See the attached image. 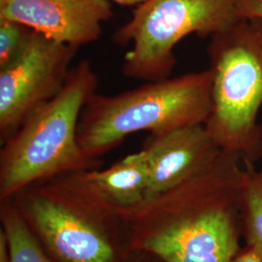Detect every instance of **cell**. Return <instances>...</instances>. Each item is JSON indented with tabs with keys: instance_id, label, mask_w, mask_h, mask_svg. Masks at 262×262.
<instances>
[{
	"instance_id": "cell-7",
	"label": "cell",
	"mask_w": 262,
	"mask_h": 262,
	"mask_svg": "<svg viewBox=\"0 0 262 262\" xmlns=\"http://www.w3.org/2000/svg\"><path fill=\"white\" fill-rule=\"evenodd\" d=\"M78 49L33 30L19 56L0 67V140L3 144L38 106L63 86Z\"/></svg>"
},
{
	"instance_id": "cell-10",
	"label": "cell",
	"mask_w": 262,
	"mask_h": 262,
	"mask_svg": "<svg viewBox=\"0 0 262 262\" xmlns=\"http://www.w3.org/2000/svg\"><path fill=\"white\" fill-rule=\"evenodd\" d=\"M69 177L96 210L113 220L126 222L147 201L150 173L144 150L126 156L109 168L69 173Z\"/></svg>"
},
{
	"instance_id": "cell-12",
	"label": "cell",
	"mask_w": 262,
	"mask_h": 262,
	"mask_svg": "<svg viewBox=\"0 0 262 262\" xmlns=\"http://www.w3.org/2000/svg\"><path fill=\"white\" fill-rule=\"evenodd\" d=\"M242 217L248 245L262 246V170L244 165Z\"/></svg>"
},
{
	"instance_id": "cell-9",
	"label": "cell",
	"mask_w": 262,
	"mask_h": 262,
	"mask_svg": "<svg viewBox=\"0 0 262 262\" xmlns=\"http://www.w3.org/2000/svg\"><path fill=\"white\" fill-rule=\"evenodd\" d=\"M142 150L150 173L146 202L196 175L222 151L204 124L150 134Z\"/></svg>"
},
{
	"instance_id": "cell-1",
	"label": "cell",
	"mask_w": 262,
	"mask_h": 262,
	"mask_svg": "<svg viewBox=\"0 0 262 262\" xmlns=\"http://www.w3.org/2000/svg\"><path fill=\"white\" fill-rule=\"evenodd\" d=\"M222 150L196 175L146 202L126 221L131 251L163 262H230L239 253L245 168Z\"/></svg>"
},
{
	"instance_id": "cell-6",
	"label": "cell",
	"mask_w": 262,
	"mask_h": 262,
	"mask_svg": "<svg viewBox=\"0 0 262 262\" xmlns=\"http://www.w3.org/2000/svg\"><path fill=\"white\" fill-rule=\"evenodd\" d=\"M19 211L41 243L57 261L119 262L108 223L72 183L69 174L27 187Z\"/></svg>"
},
{
	"instance_id": "cell-11",
	"label": "cell",
	"mask_w": 262,
	"mask_h": 262,
	"mask_svg": "<svg viewBox=\"0 0 262 262\" xmlns=\"http://www.w3.org/2000/svg\"><path fill=\"white\" fill-rule=\"evenodd\" d=\"M1 209L2 229L9 242L11 262H53L43 251L18 207L3 201Z\"/></svg>"
},
{
	"instance_id": "cell-16",
	"label": "cell",
	"mask_w": 262,
	"mask_h": 262,
	"mask_svg": "<svg viewBox=\"0 0 262 262\" xmlns=\"http://www.w3.org/2000/svg\"><path fill=\"white\" fill-rule=\"evenodd\" d=\"M0 262H11L9 242L2 228L0 230Z\"/></svg>"
},
{
	"instance_id": "cell-8",
	"label": "cell",
	"mask_w": 262,
	"mask_h": 262,
	"mask_svg": "<svg viewBox=\"0 0 262 262\" xmlns=\"http://www.w3.org/2000/svg\"><path fill=\"white\" fill-rule=\"evenodd\" d=\"M113 15L109 0H0V18L76 49L97 41Z\"/></svg>"
},
{
	"instance_id": "cell-14",
	"label": "cell",
	"mask_w": 262,
	"mask_h": 262,
	"mask_svg": "<svg viewBox=\"0 0 262 262\" xmlns=\"http://www.w3.org/2000/svg\"><path fill=\"white\" fill-rule=\"evenodd\" d=\"M238 15L241 19H262V0H239Z\"/></svg>"
},
{
	"instance_id": "cell-3",
	"label": "cell",
	"mask_w": 262,
	"mask_h": 262,
	"mask_svg": "<svg viewBox=\"0 0 262 262\" xmlns=\"http://www.w3.org/2000/svg\"><path fill=\"white\" fill-rule=\"evenodd\" d=\"M211 108L210 69L146 82L120 94L94 93L81 114L78 141L90 158L98 159L133 133L205 124Z\"/></svg>"
},
{
	"instance_id": "cell-2",
	"label": "cell",
	"mask_w": 262,
	"mask_h": 262,
	"mask_svg": "<svg viewBox=\"0 0 262 262\" xmlns=\"http://www.w3.org/2000/svg\"><path fill=\"white\" fill-rule=\"evenodd\" d=\"M98 77L88 59L72 66L57 94L38 106L5 141L0 154V198L64 174L97 166L78 141L84 106L96 93Z\"/></svg>"
},
{
	"instance_id": "cell-5",
	"label": "cell",
	"mask_w": 262,
	"mask_h": 262,
	"mask_svg": "<svg viewBox=\"0 0 262 262\" xmlns=\"http://www.w3.org/2000/svg\"><path fill=\"white\" fill-rule=\"evenodd\" d=\"M239 0H147L118 28L113 40L128 47L122 74L144 82L168 78L176 58L174 50L191 34L212 37L241 19Z\"/></svg>"
},
{
	"instance_id": "cell-13",
	"label": "cell",
	"mask_w": 262,
	"mask_h": 262,
	"mask_svg": "<svg viewBox=\"0 0 262 262\" xmlns=\"http://www.w3.org/2000/svg\"><path fill=\"white\" fill-rule=\"evenodd\" d=\"M33 30L13 19L0 18V67L19 56Z\"/></svg>"
},
{
	"instance_id": "cell-17",
	"label": "cell",
	"mask_w": 262,
	"mask_h": 262,
	"mask_svg": "<svg viewBox=\"0 0 262 262\" xmlns=\"http://www.w3.org/2000/svg\"><path fill=\"white\" fill-rule=\"evenodd\" d=\"M109 1H113L124 6H138L142 3L146 2L147 0H109Z\"/></svg>"
},
{
	"instance_id": "cell-4",
	"label": "cell",
	"mask_w": 262,
	"mask_h": 262,
	"mask_svg": "<svg viewBox=\"0 0 262 262\" xmlns=\"http://www.w3.org/2000/svg\"><path fill=\"white\" fill-rule=\"evenodd\" d=\"M212 108L205 128L222 150L244 165L262 157V19H240L213 35L207 47Z\"/></svg>"
},
{
	"instance_id": "cell-15",
	"label": "cell",
	"mask_w": 262,
	"mask_h": 262,
	"mask_svg": "<svg viewBox=\"0 0 262 262\" xmlns=\"http://www.w3.org/2000/svg\"><path fill=\"white\" fill-rule=\"evenodd\" d=\"M230 262H262V246L258 244L248 245V248L237 253Z\"/></svg>"
}]
</instances>
